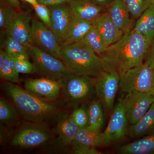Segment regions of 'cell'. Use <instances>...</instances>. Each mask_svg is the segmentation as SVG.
<instances>
[{
	"instance_id": "cell-11",
	"label": "cell",
	"mask_w": 154,
	"mask_h": 154,
	"mask_svg": "<svg viewBox=\"0 0 154 154\" xmlns=\"http://www.w3.org/2000/svg\"><path fill=\"white\" fill-rule=\"evenodd\" d=\"M122 101L129 125L137 122L148 111L154 102V94L143 92L127 94Z\"/></svg>"
},
{
	"instance_id": "cell-36",
	"label": "cell",
	"mask_w": 154,
	"mask_h": 154,
	"mask_svg": "<svg viewBox=\"0 0 154 154\" xmlns=\"http://www.w3.org/2000/svg\"><path fill=\"white\" fill-rule=\"evenodd\" d=\"M8 5L14 8L18 11H22L20 6V0H4Z\"/></svg>"
},
{
	"instance_id": "cell-34",
	"label": "cell",
	"mask_w": 154,
	"mask_h": 154,
	"mask_svg": "<svg viewBox=\"0 0 154 154\" xmlns=\"http://www.w3.org/2000/svg\"><path fill=\"white\" fill-rule=\"evenodd\" d=\"M144 62L147 63L152 66H154V37L151 45L149 48Z\"/></svg>"
},
{
	"instance_id": "cell-7",
	"label": "cell",
	"mask_w": 154,
	"mask_h": 154,
	"mask_svg": "<svg viewBox=\"0 0 154 154\" xmlns=\"http://www.w3.org/2000/svg\"><path fill=\"white\" fill-rule=\"evenodd\" d=\"M34 66L33 73L42 77L59 81L69 72L63 62L35 46L28 48Z\"/></svg>"
},
{
	"instance_id": "cell-16",
	"label": "cell",
	"mask_w": 154,
	"mask_h": 154,
	"mask_svg": "<svg viewBox=\"0 0 154 154\" xmlns=\"http://www.w3.org/2000/svg\"><path fill=\"white\" fill-rule=\"evenodd\" d=\"M107 47L119 40L124 34L113 23L106 11L93 22Z\"/></svg>"
},
{
	"instance_id": "cell-29",
	"label": "cell",
	"mask_w": 154,
	"mask_h": 154,
	"mask_svg": "<svg viewBox=\"0 0 154 154\" xmlns=\"http://www.w3.org/2000/svg\"><path fill=\"white\" fill-rule=\"evenodd\" d=\"M18 12L8 5L4 0L0 2V29L1 32L6 33L9 26Z\"/></svg>"
},
{
	"instance_id": "cell-21",
	"label": "cell",
	"mask_w": 154,
	"mask_h": 154,
	"mask_svg": "<svg viewBox=\"0 0 154 154\" xmlns=\"http://www.w3.org/2000/svg\"><path fill=\"white\" fill-rule=\"evenodd\" d=\"M21 116L14 104L4 97H1V126L9 128H17L21 123Z\"/></svg>"
},
{
	"instance_id": "cell-22",
	"label": "cell",
	"mask_w": 154,
	"mask_h": 154,
	"mask_svg": "<svg viewBox=\"0 0 154 154\" xmlns=\"http://www.w3.org/2000/svg\"><path fill=\"white\" fill-rule=\"evenodd\" d=\"M93 26V22L73 16L62 46L82 41Z\"/></svg>"
},
{
	"instance_id": "cell-19",
	"label": "cell",
	"mask_w": 154,
	"mask_h": 154,
	"mask_svg": "<svg viewBox=\"0 0 154 154\" xmlns=\"http://www.w3.org/2000/svg\"><path fill=\"white\" fill-rule=\"evenodd\" d=\"M154 135V102L137 122L129 125L128 135L131 138Z\"/></svg>"
},
{
	"instance_id": "cell-13",
	"label": "cell",
	"mask_w": 154,
	"mask_h": 154,
	"mask_svg": "<svg viewBox=\"0 0 154 154\" xmlns=\"http://www.w3.org/2000/svg\"><path fill=\"white\" fill-rule=\"evenodd\" d=\"M48 7L50 11L51 19L50 28L55 33L62 46L73 16L67 4Z\"/></svg>"
},
{
	"instance_id": "cell-6",
	"label": "cell",
	"mask_w": 154,
	"mask_h": 154,
	"mask_svg": "<svg viewBox=\"0 0 154 154\" xmlns=\"http://www.w3.org/2000/svg\"><path fill=\"white\" fill-rule=\"evenodd\" d=\"M153 67L147 63L130 69L120 76L119 88L122 93L143 92L154 94Z\"/></svg>"
},
{
	"instance_id": "cell-42",
	"label": "cell",
	"mask_w": 154,
	"mask_h": 154,
	"mask_svg": "<svg viewBox=\"0 0 154 154\" xmlns=\"http://www.w3.org/2000/svg\"><path fill=\"white\" fill-rule=\"evenodd\" d=\"M151 2L152 4H154V0H151Z\"/></svg>"
},
{
	"instance_id": "cell-39",
	"label": "cell",
	"mask_w": 154,
	"mask_h": 154,
	"mask_svg": "<svg viewBox=\"0 0 154 154\" xmlns=\"http://www.w3.org/2000/svg\"><path fill=\"white\" fill-rule=\"evenodd\" d=\"M21 1H23V2H25L28 3L32 6L38 4L37 0H21Z\"/></svg>"
},
{
	"instance_id": "cell-35",
	"label": "cell",
	"mask_w": 154,
	"mask_h": 154,
	"mask_svg": "<svg viewBox=\"0 0 154 154\" xmlns=\"http://www.w3.org/2000/svg\"><path fill=\"white\" fill-rule=\"evenodd\" d=\"M91 1L96 5L102 7L107 10L108 7L113 2V0H91Z\"/></svg>"
},
{
	"instance_id": "cell-15",
	"label": "cell",
	"mask_w": 154,
	"mask_h": 154,
	"mask_svg": "<svg viewBox=\"0 0 154 154\" xmlns=\"http://www.w3.org/2000/svg\"><path fill=\"white\" fill-rule=\"evenodd\" d=\"M67 5L74 17L92 22L107 11L91 0H71Z\"/></svg>"
},
{
	"instance_id": "cell-37",
	"label": "cell",
	"mask_w": 154,
	"mask_h": 154,
	"mask_svg": "<svg viewBox=\"0 0 154 154\" xmlns=\"http://www.w3.org/2000/svg\"><path fill=\"white\" fill-rule=\"evenodd\" d=\"M38 4L51 7L59 5L57 0H37Z\"/></svg>"
},
{
	"instance_id": "cell-40",
	"label": "cell",
	"mask_w": 154,
	"mask_h": 154,
	"mask_svg": "<svg viewBox=\"0 0 154 154\" xmlns=\"http://www.w3.org/2000/svg\"><path fill=\"white\" fill-rule=\"evenodd\" d=\"M57 1L59 5H62V4H67L71 0H57Z\"/></svg>"
},
{
	"instance_id": "cell-3",
	"label": "cell",
	"mask_w": 154,
	"mask_h": 154,
	"mask_svg": "<svg viewBox=\"0 0 154 154\" xmlns=\"http://www.w3.org/2000/svg\"><path fill=\"white\" fill-rule=\"evenodd\" d=\"M60 59L75 75L95 78L102 71L99 55L82 41L62 46Z\"/></svg>"
},
{
	"instance_id": "cell-32",
	"label": "cell",
	"mask_w": 154,
	"mask_h": 154,
	"mask_svg": "<svg viewBox=\"0 0 154 154\" xmlns=\"http://www.w3.org/2000/svg\"><path fill=\"white\" fill-rule=\"evenodd\" d=\"M29 55H20L13 57L16 69L19 74L33 73L34 66L33 63L29 60Z\"/></svg>"
},
{
	"instance_id": "cell-9",
	"label": "cell",
	"mask_w": 154,
	"mask_h": 154,
	"mask_svg": "<svg viewBox=\"0 0 154 154\" xmlns=\"http://www.w3.org/2000/svg\"><path fill=\"white\" fill-rule=\"evenodd\" d=\"M30 38L32 45L60 59L62 45L57 36L49 27L35 18L31 22Z\"/></svg>"
},
{
	"instance_id": "cell-8",
	"label": "cell",
	"mask_w": 154,
	"mask_h": 154,
	"mask_svg": "<svg viewBox=\"0 0 154 154\" xmlns=\"http://www.w3.org/2000/svg\"><path fill=\"white\" fill-rule=\"evenodd\" d=\"M120 76L115 71H103L95 78L96 96L108 112L112 111L119 88Z\"/></svg>"
},
{
	"instance_id": "cell-20",
	"label": "cell",
	"mask_w": 154,
	"mask_h": 154,
	"mask_svg": "<svg viewBox=\"0 0 154 154\" xmlns=\"http://www.w3.org/2000/svg\"><path fill=\"white\" fill-rule=\"evenodd\" d=\"M133 30L143 36L150 46L154 37V4H151L137 19Z\"/></svg>"
},
{
	"instance_id": "cell-31",
	"label": "cell",
	"mask_w": 154,
	"mask_h": 154,
	"mask_svg": "<svg viewBox=\"0 0 154 154\" xmlns=\"http://www.w3.org/2000/svg\"><path fill=\"white\" fill-rule=\"evenodd\" d=\"M70 116L79 128L88 127L89 124L88 106L85 104L75 108Z\"/></svg>"
},
{
	"instance_id": "cell-38",
	"label": "cell",
	"mask_w": 154,
	"mask_h": 154,
	"mask_svg": "<svg viewBox=\"0 0 154 154\" xmlns=\"http://www.w3.org/2000/svg\"><path fill=\"white\" fill-rule=\"evenodd\" d=\"M7 54V53L5 51V50L0 49V66L2 65L3 62L5 60Z\"/></svg>"
},
{
	"instance_id": "cell-28",
	"label": "cell",
	"mask_w": 154,
	"mask_h": 154,
	"mask_svg": "<svg viewBox=\"0 0 154 154\" xmlns=\"http://www.w3.org/2000/svg\"><path fill=\"white\" fill-rule=\"evenodd\" d=\"M1 49L5 50L8 55L13 58L20 55L29 56L28 48L8 36L1 40Z\"/></svg>"
},
{
	"instance_id": "cell-30",
	"label": "cell",
	"mask_w": 154,
	"mask_h": 154,
	"mask_svg": "<svg viewBox=\"0 0 154 154\" xmlns=\"http://www.w3.org/2000/svg\"><path fill=\"white\" fill-rule=\"evenodd\" d=\"M133 19H137L151 5V0H123Z\"/></svg>"
},
{
	"instance_id": "cell-23",
	"label": "cell",
	"mask_w": 154,
	"mask_h": 154,
	"mask_svg": "<svg viewBox=\"0 0 154 154\" xmlns=\"http://www.w3.org/2000/svg\"><path fill=\"white\" fill-rule=\"evenodd\" d=\"M121 154H154V135L146 136L140 139L119 147Z\"/></svg>"
},
{
	"instance_id": "cell-18",
	"label": "cell",
	"mask_w": 154,
	"mask_h": 154,
	"mask_svg": "<svg viewBox=\"0 0 154 154\" xmlns=\"http://www.w3.org/2000/svg\"><path fill=\"white\" fill-rule=\"evenodd\" d=\"M79 129L70 115L59 122L54 130L57 136L60 146L63 148L71 146Z\"/></svg>"
},
{
	"instance_id": "cell-2",
	"label": "cell",
	"mask_w": 154,
	"mask_h": 154,
	"mask_svg": "<svg viewBox=\"0 0 154 154\" xmlns=\"http://www.w3.org/2000/svg\"><path fill=\"white\" fill-rule=\"evenodd\" d=\"M149 46L143 36L131 28L119 40L98 54L102 70L115 71L121 76L143 63Z\"/></svg>"
},
{
	"instance_id": "cell-10",
	"label": "cell",
	"mask_w": 154,
	"mask_h": 154,
	"mask_svg": "<svg viewBox=\"0 0 154 154\" xmlns=\"http://www.w3.org/2000/svg\"><path fill=\"white\" fill-rule=\"evenodd\" d=\"M129 125L121 98L114 106L107 127L102 132L103 146L123 139L128 135Z\"/></svg>"
},
{
	"instance_id": "cell-14",
	"label": "cell",
	"mask_w": 154,
	"mask_h": 154,
	"mask_svg": "<svg viewBox=\"0 0 154 154\" xmlns=\"http://www.w3.org/2000/svg\"><path fill=\"white\" fill-rule=\"evenodd\" d=\"M24 88L32 94L50 100H57L62 94L59 81L44 77L25 80Z\"/></svg>"
},
{
	"instance_id": "cell-41",
	"label": "cell",
	"mask_w": 154,
	"mask_h": 154,
	"mask_svg": "<svg viewBox=\"0 0 154 154\" xmlns=\"http://www.w3.org/2000/svg\"><path fill=\"white\" fill-rule=\"evenodd\" d=\"M152 75H153V81L154 82V66L152 70Z\"/></svg>"
},
{
	"instance_id": "cell-5",
	"label": "cell",
	"mask_w": 154,
	"mask_h": 154,
	"mask_svg": "<svg viewBox=\"0 0 154 154\" xmlns=\"http://www.w3.org/2000/svg\"><path fill=\"white\" fill-rule=\"evenodd\" d=\"M50 127L24 121L11 137L10 146L18 149L29 150L47 145L52 142L56 135Z\"/></svg>"
},
{
	"instance_id": "cell-26",
	"label": "cell",
	"mask_w": 154,
	"mask_h": 154,
	"mask_svg": "<svg viewBox=\"0 0 154 154\" xmlns=\"http://www.w3.org/2000/svg\"><path fill=\"white\" fill-rule=\"evenodd\" d=\"M0 76L6 82L14 84L20 83L19 73L16 69L14 58L8 54L0 66Z\"/></svg>"
},
{
	"instance_id": "cell-17",
	"label": "cell",
	"mask_w": 154,
	"mask_h": 154,
	"mask_svg": "<svg viewBox=\"0 0 154 154\" xmlns=\"http://www.w3.org/2000/svg\"><path fill=\"white\" fill-rule=\"evenodd\" d=\"M107 12L113 23L125 33L133 28L134 19L131 16L123 0H113Z\"/></svg>"
},
{
	"instance_id": "cell-33",
	"label": "cell",
	"mask_w": 154,
	"mask_h": 154,
	"mask_svg": "<svg viewBox=\"0 0 154 154\" xmlns=\"http://www.w3.org/2000/svg\"><path fill=\"white\" fill-rule=\"evenodd\" d=\"M32 7L38 19L50 28L51 23V19L49 7L38 3Z\"/></svg>"
},
{
	"instance_id": "cell-27",
	"label": "cell",
	"mask_w": 154,
	"mask_h": 154,
	"mask_svg": "<svg viewBox=\"0 0 154 154\" xmlns=\"http://www.w3.org/2000/svg\"><path fill=\"white\" fill-rule=\"evenodd\" d=\"M97 54L104 51L107 47L98 30L93 25L82 41Z\"/></svg>"
},
{
	"instance_id": "cell-1",
	"label": "cell",
	"mask_w": 154,
	"mask_h": 154,
	"mask_svg": "<svg viewBox=\"0 0 154 154\" xmlns=\"http://www.w3.org/2000/svg\"><path fill=\"white\" fill-rule=\"evenodd\" d=\"M2 88L24 121L51 126L68 116L64 100H50L4 81Z\"/></svg>"
},
{
	"instance_id": "cell-24",
	"label": "cell",
	"mask_w": 154,
	"mask_h": 154,
	"mask_svg": "<svg viewBox=\"0 0 154 154\" xmlns=\"http://www.w3.org/2000/svg\"><path fill=\"white\" fill-rule=\"evenodd\" d=\"M102 104L98 99L92 101L88 106L89 124L87 129L92 132L100 133L104 126V114Z\"/></svg>"
},
{
	"instance_id": "cell-4",
	"label": "cell",
	"mask_w": 154,
	"mask_h": 154,
	"mask_svg": "<svg viewBox=\"0 0 154 154\" xmlns=\"http://www.w3.org/2000/svg\"><path fill=\"white\" fill-rule=\"evenodd\" d=\"M63 99L69 107L75 109L94 100L96 96L95 78L68 72L59 80Z\"/></svg>"
},
{
	"instance_id": "cell-25",
	"label": "cell",
	"mask_w": 154,
	"mask_h": 154,
	"mask_svg": "<svg viewBox=\"0 0 154 154\" xmlns=\"http://www.w3.org/2000/svg\"><path fill=\"white\" fill-rule=\"evenodd\" d=\"M72 143L89 147L103 146L102 132H92L87 128H80Z\"/></svg>"
},
{
	"instance_id": "cell-12",
	"label": "cell",
	"mask_w": 154,
	"mask_h": 154,
	"mask_svg": "<svg viewBox=\"0 0 154 154\" xmlns=\"http://www.w3.org/2000/svg\"><path fill=\"white\" fill-rule=\"evenodd\" d=\"M33 19L29 12L18 11L6 31V35L29 48L32 46L30 35Z\"/></svg>"
}]
</instances>
